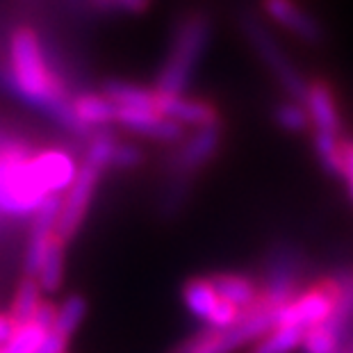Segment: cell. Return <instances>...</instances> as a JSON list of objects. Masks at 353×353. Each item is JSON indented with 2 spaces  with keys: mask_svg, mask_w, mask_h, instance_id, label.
Listing matches in <instances>:
<instances>
[{
  "mask_svg": "<svg viewBox=\"0 0 353 353\" xmlns=\"http://www.w3.org/2000/svg\"><path fill=\"white\" fill-rule=\"evenodd\" d=\"M151 0H94L96 7L101 10H119V12H130V14H141L148 7Z\"/></svg>",
  "mask_w": 353,
  "mask_h": 353,
  "instance_id": "cell-26",
  "label": "cell"
},
{
  "mask_svg": "<svg viewBox=\"0 0 353 353\" xmlns=\"http://www.w3.org/2000/svg\"><path fill=\"white\" fill-rule=\"evenodd\" d=\"M337 294H340V283L337 276H321L314 283H310L292 301L278 312L276 324L281 326H294L301 328L303 333L314 326H319L321 321H326L333 312Z\"/></svg>",
  "mask_w": 353,
  "mask_h": 353,
  "instance_id": "cell-5",
  "label": "cell"
},
{
  "mask_svg": "<svg viewBox=\"0 0 353 353\" xmlns=\"http://www.w3.org/2000/svg\"><path fill=\"white\" fill-rule=\"evenodd\" d=\"M276 326V312L255 299L251 307L239 314L230 328H201L194 335L180 340L169 353H235L251 347Z\"/></svg>",
  "mask_w": 353,
  "mask_h": 353,
  "instance_id": "cell-3",
  "label": "cell"
},
{
  "mask_svg": "<svg viewBox=\"0 0 353 353\" xmlns=\"http://www.w3.org/2000/svg\"><path fill=\"white\" fill-rule=\"evenodd\" d=\"M103 94L112 101L114 108H130V110H153L157 112V94L155 89L132 85L123 80L105 82ZM160 114V112H157Z\"/></svg>",
  "mask_w": 353,
  "mask_h": 353,
  "instance_id": "cell-18",
  "label": "cell"
},
{
  "mask_svg": "<svg viewBox=\"0 0 353 353\" xmlns=\"http://www.w3.org/2000/svg\"><path fill=\"white\" fill-rule=\"evenodd\" d=\"M0 353H3V351H0Z\"/></svg>",
  "mask_w": 353,
  "mask_h": 353,
  "instance_id": "cell-29",
  "label": "cell"
},
{
  "mask_svg": "<svg viewBox=\"0 0 353 353\" xmlns=\"http://www.w3.org/2000/svg\"><path fill=\"white\" fill-rule=\"evenodd\" d=\"M14 330H17V324H14V319L10 317V312H0V351L12 340Z\"/></svg>",
  "mask_w": 353,
  "mask_h": 353,
  "instance_id": "cell-27",
  "label": "cell"
},
{
  "mask_svg": "<svg viewBox=\"0 0 353 353\" xmlns=\"http://www.w3.org/2000/svg\"><path fill=\"white\" fill-rule=\"evenodd\" d=\"M219 141H221L219 125L196 130L190 139L183 141L180 151L176 153V160H174L176 171L180 176H190L194 171H199L201 167H205L214 157L216 148H219Z\"/></svg>",
  "mask_w": 353,
  "mask_h": 353,
  "instance_id": "cell-12",
  "label": "cell"
},
{
  "mask_svg": "<svg viewBox=\"0 0 353 353\" xmlns=\"http://www.w3.org/2000/svg\"><path fill=\"white\" fill-rule=\"evenodd\" d=\"M71 110L80 128L87 132V137H92V132L99 128L114 123L117 114V108L103 92H82L78 96H71Z\"/></svg>",
  "mask_w": 353,
  "mask_h": 353,
  "instance_id": "cell-14",
  "label": "cell"
},
{
  "mask_svg": "<svg viewBox=\"0 0 353 353\" xmlns=\"http://www.w3.org/2000/svg\"><path fill=\"white\" fill-rule=\"evenodd\" d=\"M303 330L294 326L276 324L267 335H262L258 342L251 344L246 353H294L301 349Z\"/></svg>",
  "mask_w": 353,
  "mask_h": 353,
  "instance_id": "cell-20",
  "label": "cell"
},
{
  "mask_svg": "<svg viewBox=\"0 0 353 353\" xmlns=\"http://www.w3.org/2000/svg\"><path fill=\"white\" fill-rule=\"evenodd\" d=\"M335 276H337V283H340V294H337V301H335L333 312H330V317L326 321H321V326H324L344 349L353 337V267L340 269Z\"/></svg>",
  "mask_w": 353,
  "mask_h": 353,
  "instance_id": "cell-13",
  "label": "cell"
},
{
  "mask_svg": "<svg viewBox=\"0 0 353 353\" xmlns=\"http://www.w3.org/2000/svg\"><path fill=\"white\" fill-rule=\"evenodd\" d=\"M48 335H50V330L41 328L39 324H34V321H28L23 326H17L12 340L7 342L3 353H41Z\"/></svg>",
  "mask_w": 353,
  "mask_h": 353,
  "instance_id": "cell-22",
  "label": "cell"
},
{
  "mask_svg": "<svg viewBox=\"0 0 353 353\" xmlns=\"http://www.w3.org/2000/svg\"><path fill=\"white\" fill-rule=\"evenodd\" d=\"M103 171L92 167V164L82 162L78 167V176L73 185L62 194V208H59V219L55 235L69 246V242L76 239L82 223H85L89 208L96 199V190H99Z\"/></svg>",
  "mask_w": 353,
  "mask_h": 353,
  "instance_id": "cell-6",
  "label": "cell"
},
{
  "mask_svg": "<svg viewBox=\"0 0 353 353\" xmlns=\"http://www.w3.org/2000/svg\"><path fill=\"white\" fill-rule=\"evenodd\" d=\"M303 274H305V255L294 244L281 242L276 244L267 255V265L262 281L258 283V299L267 307L278 312L303 290Z\"/></svg>",
  "mask_w": 353,
  "mask_h": 353,
  "instance_id": "cell-4",
  "label": "cell"
},
{
  "mask_svg": "<svg viewBox=\"0 0 353 353\" xmlns=\"http://www.w3.org/2000/svg\"><path fill=\"white\" fill-rule=\"evenodd\" d=\"M262 12L274 21L276 26L283 30H290V34H294L296 39L305 43H319L324 32L317 19L310 12L303 10L296 0H260Z\"/></svg>",
  "mask_w": 353,
  "mask_h": 353,
  "instance_id": "cell-11",
  "label": "cell"
},
{
  "mask_svg": "<svg viewBox=\"0 0 353 353\" xmlns=\"http://www.w3.org/2000/svg\"><path fill=\"white\" fill-rule=\"evenodd\" d=\"M43 292L39 288V283L34 281V278H28L23 276L19 281V288L14 292V299H12V305H10V317L14 319V324L17 326H23L28 321L34 319L37 310H39V305L43 301Z\"/></svg>",
  "mask_w": 353,
  "mask_h": 353,
  "instance_id": "cell-19",
  "label": "cell"
},
{
  "mask_svg": "<svg viewBox=\"0 0 353 353\" xmlns=\"http://www.w3.org/2000/svg\"><path fill=\"white\" fill-rule=\"evenodd\" d=\"M64 267H66V244L57 235L50 237V242L43 251L39 272H37L34 281L39 283L41 292L46 294H55V292L64 285Z\"/></svg>",
  "mask_w": 353,
  "mask_h": 353,
  "instance_id": "cell-17",
  "label": "cell"
},
{
  "mask_svg": "<svg viewBox=\"0 0 353 353\" xmlns=\"http://www.w3.org/2000/svg\"><path fill=\"white\" fill-rule=\"evenodd\" d=\"M7 85L21 101L52 119L78 137H87L73 117L71 94L62 76L52 69L34 28L19 26L10 34V69Z\"/></svg>",
  "mask_w": 353,
  "mask_h": 353,
  "instance_id": "cell-1",
  "label": "cell"
},
{
  "mask_svg": "<svg viewBox=\"0 0 353 353\" xmlns=\"http://www.w3.org/2000/svg\"><path fill=\"white\" fill-rule=\"evenodd\" d=\"M210 283H212L214 292L219 294V299L228 301L237 307V310H246L255 303L258 299V290L260 285L258 281H253L251 276L239 274V272H216L210 276Z\"/></svg>",
  "mask_w": 353,
  "mask_h": 353,
  "instance_id": "cell-15",
  "label": "cell"
},
{
  "mask_svg": "<svg viewBox=\"0 0 353 353\" xmlns=\"http://www.w3.org/2000/svg\"><path fill=\"white\" fill-rule=\"evenodd\" d=\"M219 301L221 299L210 283V276H194L183 285V303L187 312L201 321L203 328H208Z\"/></svg>",
  "mask_w": 353,
  "mask_h": 353,
  "instance_id": "cell-16",
  "label": "cell"
},
{
  "mask_svg": "<svg viewBox=\"0 0 353 353\" xmlns=\"http://www.w3.org/2000/svg\"><path fill=\"white\" fill-rule=\"evenodd\" d=\"M144 155L134 144H125V141H117L114 155H112V169H134L139 167Z\"/></svg>",
  "mask_w": 353,
  "mask_h": 353,
  "instance_id": "cell-25",
  "label": "cell"
},
{
  "mask_svg": "<svg viewBox=\"0 0 353 353\" xmlns=\"http://www.w3.org/2000/svg\"><path fill=\"white\" fill-rule=\"evenodd\" d=\"M244 30H246V34H249L253 48L258 50V55L262 57V62L272 69L276 80L281 82V87L288 92L290 101L303 103L305 92H307V82H310V80H305L301 76V71L296 69V64L292 62L288 55H285L283 48L278 46V41L258 23V21L249 19V21H246Z\"/></svg>",
  "mask_w": 353,
  "mask_h": 353,
  "instance_id": "cell-7",
  "label": "cell"
},
{
  "mask_svg": "<svg viewBox=\"0 0 353 353\" xmlns=\"http://www.w3.org/2000/svg\"><path fill=\"white\" fill-rule=\"evenodd\" d=\"M34 176L48 196H62L78 176V162L64 148H39L32 157Z\"/></svg>",
  "mask_w": 353,
  "mask_h": 353,
  "instance_id": "cell-8",
  "label": "cell"
},
{
  "mask_svg": "<svg viewBox=\"0 0 353 353\" xmlns=\"http://www.w3.org/2000/svg\"><path fill=\"white\" fill-rule=\"evenodd\" d=\"M276 123L288 132H305L310 128V117L303 108V103L296 101H285L274 112Z\"/></svg>",
  "mask_w": 353,
  "mask_h": 353,
  "instance_id": "cell-24",
  "label": "cell"
},
{
  "mask_svg": "<svg viewBox=\"0 0 353 353\" xmlns=\"http://www.w3.org/2000/svg\"><path fill=\"white\" fill-rule=\"evenodd\" d=\"M342 139L344 137H326L314 134V153L330 176L342 178Z\"/></svg>",
  "mask_w": 353,
  "mask_h": 353,
  "instance_id": "cell-23",
  "label": "cell"
},
{
  "mask_svg": "<svg viewBox=\"0 0 353 353\" xmlns=\"http://www.w3.org/2000/svg\"><path fill=\"white\" fill-rule=\"evenodd\" d=\"M85 314H87V301H85V299H82L80 294L66 296L64 301L57 305L55 321H52L50 333L62 337V340H66V342H71V337L80 328Z\"/></svg>",
  "mask_w": 353,
  "mask_h": 353,
  "instance_id": "cell-21",
  "label": "cell"
},
{
  "mask_svg": "<svg viewBox=\"0 0 353 353\" xmlns=\"http://www.w3.org/2000/svg\"><path fill=\"white\" fill-rule=\"evenodd\" d=\"M303 108L307 112V117H310V128H314V134L342 137L340 105H337L335 92L330 89V85L326 80L314 78V80L307 82Z\"/></svg>",
  "mask_w": 353,
  "mask_h": 353,
  "instance_id": "cell-9",
  "label": "cell"
},
{
  "mask_svg": "<svg viewBox=\"0 0 353 353\" xmlns=\"http://www.w3.org/2000/svg\"><path fill=\"white\" fill-rule=\"evenodd\" d=\"M210 41V19L201 12H192L178 23L174 34V43L167 59L162 64V71L157 76L155 87L157 92L171 96H185L190 87L194 69L199 59L208 48Z\"/></svg>",
  "mask_w": 353,
  "mask_h": 353,
  "instance_id": "cell-2",
  "label": "cell"
},
{
  "mask_svg": "<svg viewBox=\"0 0 353 353\" xmlns=\"http://www.w3.org/2000/svg\"><path fill=\"white\" fill-rule=\"evenodd\" d=\"M340 353H353V337H351V342H349L347 347H344V349H342Z\"/></svg>",
  "mask_w": 353,
  "mask_h": 353,
  "instance_id": "cell-28",
  "label": "cell"
},
{
  "mask_svg": "<svg viewBox=\"0 0 353 353\" xmlns=\"http://www.w3.org/2000/svg\"><path fill=\"white\" fill-rule=\"evenodd\" d=\"M157 112L164 119H171L180 125H192L201 130V128H212L219 125V112L212 103L203 99H192V96H171L157 92Z\"/></svg>",
  "mask_w": 353,
  "mask_h": 353,
  "instance_id": "cell-10",
  "label": "cell"
}]
</instances>
